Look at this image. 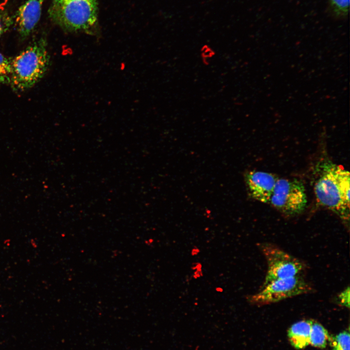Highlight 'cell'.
Here are the masks:
<instances>
[{"label": "cell", "mask_w": 350, "mask_h": 350, "mask_svg": "<svg viewBox=\"0 0 350 350\" xmlns=\"http://www.w3.org/2000/svg\"><path fill=\"white\" fill-rule=\"evenodd\" d=\"M315 184L317 201L337 213L343 219H349L350 173L331 162L320 167Z\"/></svg>", "instance_id": "cell-1"}, {"label": "cell", "mask_w": 350, "mask_h": 350, "mask_svg": "<svg viewBox=\"0 0 350 350\" xmlns=\"http://www.w3.org/2000/svg\"><path fill=\"white\" fill-rule=\"evenodd\" d=\"M49 15L66 32L93 35L98 31L97 0H52Z\"/></svg>", "instance_id": "cell-2"}, {"label": "cell", "mask_w": 350, "mask_h": 350, "mask_svg": "<svg viewBox=\"0 0 350 350\" xmlns=\"http://www.w3.org/2000/svg\"><path fill=\"white\" fill-rule=\"evenodd\" d=\"M11 82L14 89L24 91L37 83L50 65L46 39L35 40L11 61Z\"/></svg>", "instance_id": "cell-3"}, {"label": "cell", "mask_w": 350, "mask_h": 350, "mask_svg": "<svg viewBox=\"0 0 350 350\" xmlns=\"http://www.w3.org/2000/svg\"><path fill=\"white\" fill-rule=\"evenodd\" d=\"M311 285L301 275L274 280L262 287L249 298L250 302L262 305L277 302L286 298L308 293Z\"/></svg>", "instance_id": "cell-4"}, {"label": "cell", "mask_w": 350, "mask_h": 350, "mask_svg": "<svg viewBox=\"0 0 350 350\" xmlns=\"http://www.w3.org/2000/svg\"><path fill=\"white\" fill-rule=\"evenodd\" d=\"M269 204L287 215L301 213L307 204L303 184L297 179L278 178Z\"/></svg>", "instance_id": "cell-5"}, {"label": "cell", "mask_w": 350, "mask_h": 350, "mask_svg": "<svg viewBox=\"0 0 350 350\" xmlns=\"http://www.w3.org/2000/svg\"><path fill=\"white\" fill-rule=\"evenodd\" d=\"M261 249L267 265L262 286L277 280L301 275L304 269L300 261L275 245L265 244Z\"/></svg>", "instance_id": "cell-6"}, {"label": "cell", "mask_w": 350, "mask_h": 350, "mask_svg": "<svg viewBox=\"0 0 350 350\" xmlns=\"http://www.w3.org/2000/svg\"><path fill=\"white\" fill-rule=\"evenodd\" d=\"M278 178L272 174L257 171L248 172L245 177L251 195L265 203H269Z\"/></svg>", "instance_id": "cell-7"}, {"label": "cell", "mask_w": 350, "mask_h": 350, "mask_svg": "<svg viewBox=\"0 0 350 350\" xmlns=\"http://www.w3.org/2000/svg\"><path fill=\"white\" fill-rule=\"evenodd\" d=\"M44 1L27 0L19 7L16 15V21L21 39L28 37L37 24Z\"/></svg>", "instance_id": "cell-8"}, {"label": "cell", "mask_w": 350, "mask_h": 350, "mask_svg": "<svg viewBox=\"0 0 350 350\" xmlns=\"http://www.w3.org/2000/svg\"><path fill=\"white\" fill-rule=\"evenodd\" d=\"M312 323L310 320H302L294 323L288 329V339L294 348L301 350L310 345Z\"/></svg>", "instance_id": "cell-9"}, {"label": "cell", "mask_w": 350, "mask_h": 350, "mask_svg": "<svg viewBox=\"0 0 350 350\" xmlns=\"http://www.w3.org/2000/svg\"><path fill=\"white\" fill-rule=\"evenodd\" d=\"M331 336L328 331L320 323L313 322L312 324L310 345L320 349L326 348Z\"/></svg>", "instance_id": "cell-10"}, {"label": "cell", "mask_w": 350, "mask_h": 350, "mask_svg": "<svg viewBox=\"0 0 350 350\" xmlns=\"http://www.w3.org/2000/svg\"><path fill=\"white\" fill-rule=\"evenodd\" d=\"M332 350H350V337L349 331L342 332L331 337L329 341Z\"/></svg>", "instance_id": "cell-11"}, {"label": "cell", "mask_w": 350, "mask_h": 350, "mask_svg": "<svg viewBox=\"0 0 350 350\" xmlns=\"http://www.w3.org/2000/svg\"><path fill=\"white\" fill-rule=\"evenodd\" d=\"M11 61L0 52V83L1 84H10Z\"/></svg>", "instance_id": "cell-12"}, {"label": "cell", "mask_w": 350, "mask_h": 350, "mask_svg": "<svg viewBox=\"0 0 350 350\" xmlns=\"http://www.w3.org/2000/svg\"><path fill=\"white\" fill-rule=\"evenodd\" d=\"M331 2L337 13L346 15L348 12L350 0H331Z\"/></svg>", "instance_id": "cell-13"}, {"label": "cell", "mask_w": 350, "mask_h": 350, "mask_svg": "<svg viewBox=\"0 0 350 350\" xmlns=\"http://www.w3.org/2000/svg\"><path fill=\"white\" fill-rule=\"evenodd\" d=\"M339 303L347 308L350 307V288H347L341 292L338 296Z\"/></svg>", "instance_id": "cell-14"}, {"label": "cell", "mask_w": 350, "mask_h": 350, "mask_svg": "<svg viewBox=\"0 0 350 350\" xmlns=\"http://www.w3.org/2000/svg\"><path fill=\"white\" fill-rule=\"evenodd\" d=\"M11 24L9 18L0 11V36L8 30Z\"/></svg>", "instance_id": "cell-15"}]
</instances>
